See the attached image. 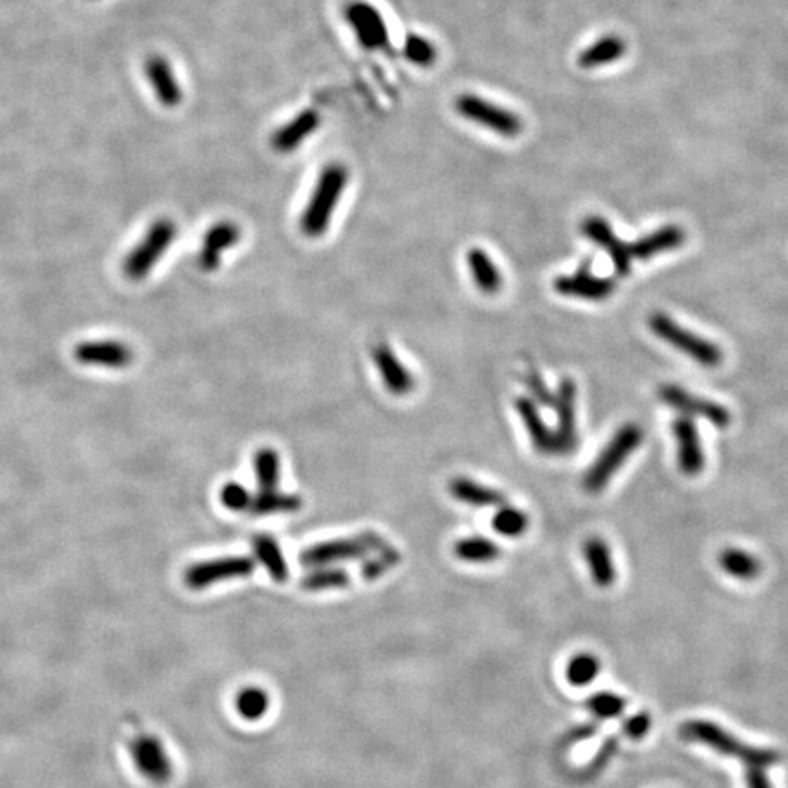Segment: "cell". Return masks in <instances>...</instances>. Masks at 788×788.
<instances>
[{
    "instance_id": "6da1fadb",
    "label": "cell",
    "mask_w": 788,
    "mask_h": 788,
    "mask_svg": "<svg viewBox=\"0 0 788 788\" xmlns=\"http://www.w3.org/2000/svg\"><path fill=\"white\" fill-rule=\"evenodd\" d=\"M347 181H349V172L340 163H331L320 172L311 199L300 219L301 232L307 238H322L327 232L331 225L332 214L342 199L343 190L347 187Z\"/></svg>"
},
{
    "instance_id": "7a4b0ae2",
    "label": "cell",
    "mask_w": 788,
    "mask_h": 788,
    "mask_svg": "<svg viewBox=\"0 0 788 788\" xmlns=\"http://www.w3.org/2000/svg\"><path fill=\"white\" fill-rule=\"evenodd\" d=\"M681 734L692 741L705 743L706 747L714 748L725 756L739 757L750 768H767L779 761L778 752L768 748L743 745L739 739L728 734L721 726L708 721H688L681 728Z\"/></svg>"
},
{
    "instance_id": "3957f363",
    "label": "cell",
    "mask_w": 788,
    "mask_h": 788,
    "mask_svg": "<svg viewBox=\"0 0 788 788\" xmlns=\"http://www.w3.org/2000/svg\"><path fill=\"white\" fill-rule=\"evenodd\" d=\"M641 442H643L641 427L637 424H626L621 427L582 478V488L588 493H601L602 489L610 484L613 475L621 469L626 458L641 446Z\"/></svg>"
},
{
    "instance_id": "277c9868",
    "label": "cell",
    "mask_w": 788,
    "mask_h": 788,
    "mask_svg": "<svg viewBox=\"0 0 788 788\" xmlns=\"http://www.w3.org/2000/svg\"><path fill=\"white\" fill-rule=\"evenodd\" d=\"M648 325L659 340L672 345L679 353L690 356L703 367H717L723 362V351L719 345L708 342L705 338L697 336L695 332L681 327L663 312H654L648 320Z\"/></svg>"
},
{
    "instance_id": "5b68a950",
    "label": "cell",
    "mask_w": 788,
    "mask_h": 788,
    "mask_svg": "<svg viewBox=\"0 0 788 788\" xmlns=\"http://www.w3.org/2000/svg\"><path fill=\"white\" fill-rule=\"evenodd\" d=\"M387 546L385 539L373 531L349 539L327 540L301 551L300 562L307 568H322L334 562L363 559Z\"/></svg>"
},
{
    "instance_id": "8992f818",
    "label": "cell",
    "mask_w": 788,
    "mask_h": 788,
    "mask_svg": "<svg viewBox=\"0 0 788 788\" xmlns=\"http://www.w3.org/2000/svg\"><path fill=\"white\" fill-rule=\"evenodd\" d=\"M177 227L172 219H157L148 229L143 241L126 256L125 276L128 280L141 281L156 267L159 258H163L172 241L176 239Z\"/></svg>"
},
{
    "instance_id": "52a82bcc",
    "label": "cell",
    "mask_w": 788,
    "mask_h": 788,
    "mask_svg": "<svg viewBox=\"0 0 788 788\" xmlns=\"http://www.w3.org/2000/svg\"><path fill=\"white\" fill-rule=\"evenodd\" d=\"M458 114L467 121L478 126H484L493 134L502 135L506 139H513L522 134V119L515 112L504 106L491 103L488 99L475 94L458 95L455 101Z\"/></svg>"
},
{
    "instance_id": "ba28073f",
    "label": "cell",
    "mask_w": 788,
    "mask_h": 788,
    "mask_svg": "<svg viewBox=\"0 0 788 788\" xmlns=\"http://www.w3.org/2000/svg\"><path fill=\"white\" fill-rule=\"evenodd\" d=\"M553 409L557 413L555 427V457L573 455L579 446L577 435V385L571 378H562L555 393Z\"/></svg>"
},
{
    "instance_id": "9c48e42d",
    "label": "cell",
    "mask_w": 788,
    "mask_h": 788,
    "mask_svg": "<svg viewBox=\"0 0 788 788\" xmlns=\"http://www.w3.org/2000/svg\"><path fill=\"white\" fill-rule=\"evenodd\" d=\"M254 570L256 564L250 557H223L192 564L185 571L183 579L190 590H205L218 582L249 577Z\"/></svg>"
},
{
    "instance_id": "30bf717a",
    "label": "cell",
    "mask_w": 788,
    "mask_h": 788,
    "mask_svg": "<svg viewBox=\"0 0 788 788\" xmlns=\"http://www.w3.org/2000/svg\"><path fill=\"white\" fill-rule=\"evenodd\" d=\"M345 21L353 28L354 37L363 50L376 52L389 44V30L382 13L365 0H354L345 6Z\"/></svg>"
},
{
    "instance_id": "8fae6325",
    "label": "cell",
    "mask_w": 788,
    "mask_h": 788,
    "mask_svg": "<svg viewBox=\"0 0 788 788\" xmlns=\"http://www.w3.org/2000/svg\"><path fill=\"white\" fill-rule=\"evenodd\" d=\"M659 398L663 404L685 416L705 418L706 422H710L717 429H726L732 422V413L726 409L725 405L706 400V398H699L679 385H663L659 389Z\"/></svg>"
},
{
    "instance_id": "7c38bea8",
    "label": "cell",
    "mask_w": 788,
    "mask_h": 788,
    "mask_svg": "<svg viewBox=\"0 0 788 788\" xmlns=\"http://www.w3.org/2000/svg\"><path fill=\"white\" fill-rule=\"evenodd\" d=\"M617 283L612 278H602L591 272V260L582 261L575 274H564L553 281V289L560 296L579 300L601 301L612 296Z\"/></svg>"
},
{
    "instance_id": "4fadbf2b",
    "label": "cell",
    "mask_w": 788,
    "mask_h": 788,
    "mask_svg": "<svg viewBox=\"0 0 788 788\" xmlns=\"http://www.w3.org/2000/svg\"><path fill=\"white\" fill-rule=\"evenodd\" d=\"M135 767L143 778L163 785L172 778V761L166 754L163 743L154 736L135 737L130 745Z\"/></svg>"
},
{
    "instance_id": "5bb4252c",
    "label": "cell",
    "mask_w": 788,
    "mask_h": 788,
    "mask_svg": "<svg viewBox=\"0 0 788 788\" xmlns=\"http://www.w3.org/2000/svg\"><path fill=\"white\" fill-rule=\"evenodd\" d=\"M582 236L591 243L599 245L612 258L613 269L619 276H628L632 272V249L624 241L613 234L610 223L599 216L584 219L581 225Z\"/></svg>"
},
{
    "instance_id": "9a60e30c",
    "label": "cell",
    "mask_w": 788,
    "mask_h": 788,
    "mask_svg": "<svg viewBox=\"0 0 788 788\" xmlns=\"http://www.w3.org/2000/svg\"><path fill=\"white\" fill-rule=\"evenodd\" d=\"M677 442V462L686 477H695L705 469V451L697 433L694 420L690 416H679L672 424Z\"/></svg>"
},
{
    "instance_id": "2e32d148",
    "label": "cell",
    "mask_w": 788,
    "mask_h": 788,
    "mask_svg": "<svg viewBox=\"0 0 788 788\" xmlns=\"http://www.w3.org/2000/svg\"><path fill=\"white\" fill-rule=\"evenodd\" d=\"M373 360L378 373L389 393L405 396L415 389V376L405 367L387 343H376L373 347Z\"/></svg>"
},
{
    "instance_id": "e0dca14e",
    "label": "cell",
    "mask_w": 788,
    "mask_h": 788,
    "mask_svg": "<svg viewBox=\"0 0 788 788\" xmlns=\"http://www.w3.org/2000/svg\"><path fill=\"white\" fill-rule=\"evenodd\" d=\"M75 360L92 367L125 369L134 362V353L128 345L121 342H84L75 347Z\"/></svg>"
},
{
    "instance_id": "ac0fdd59",
    "label": "cell",
    "mask_w": 788,
    "mask_h": 788,
    "mask_svg": "<svg viewBox=\"0 0 788 788\" xmlns=\"http://www.w3.org/2000/svg\"><path fill=\"white\" fill-rule=\"evenodd\" d=\"M320 123H322L320 114L316 110H312V108H307V110H303V112L296 115L294 119H291L289 123H285L281 128H278L272 134L270 145L280 154L294 152V150L300 148L301 143L305 139H309L318 130Z\"/></svg>"
},
{
    "instance_id": "d6986e66",
    "label": "cell",
    "mask_w": 788,
    "mask_h": 788,
    "mask_svg": "<svg viewBox=\"0 0 788 788\" xmlns=\"http://www.w3.org/2000/svg\"><path fill=\"white\" fill-rule=\"evenodd\" d=\"M145 73L154 88L157 101L165 108H176L183 101V90L177 81L170 63L161 55H150L146 59Z\"/></svg>"
},
{
    "instance_id": "ffe728a7",
    "label": "cell",
    "mask_w": 788,
    "mask_h": 788,
    "mask_svg": "<svg viewBox=\"0 0 788 788\" xmlns=\"http://www.w3.org/2000/svg\"><path fill=\"white\" fill-rule=\"evenodd\" d=\"M241 230L232 221H221L210 227L203 238L201 252H199V267L205 272H214L221 265V256L225 250L238 243Z\"/></svg>"
},
{
    "instance_id": "44dd1931",
    "label": "cell",
    "mask_w": 788,
    "mask_h": 788,
    "mask_svg": "<svg viewBox=\"0 0 788 788\" xmlns=\"http://www.w3.org/2000/svg\"><path fill=\"white\" fill-rule=\"evenodd\" d=\"M522 424L528 431L531 444L539 451L540 455H555V433L546 426L544 418L540 415L539 407L526 396L515 402Z\"/></svg>"
},
{
    "instance_id": "7402d4cb",
    "label": "cell",
    "mask_w": 788,
    "mask_h": 788,
    "mask_svg": "<svg viewBox=\"0 0 788 788\" xmlns=\"http://www.w3.org/2000/svg\"><path fill=\"white\" fill-rule=\"evenodd\" d=\"M451 497L473 508H498L506 504V495L498 489L478 484L473 478L457 477L449 480Z\"/></svg>"
},
{
    "instance_id": "603a6c76",
    "label": "cell",
    "mask_w": 788,
    "mask_h": 788,
    "mask_svg": "<svg viewBox=\"0 0 788 788\" xmlns=\"http://www.w3.org/2000/svg\"><path fill=\"white\" fill-rule=\"evenodd\" d=\"M584 559L590 566L591 579L599 588H610L617 581V570L608 544L599 537H590L582 546Z\"/></svg>"
},
{
    "instance_id": "cb8c5ba5",
    "label": "cell",
    "mask_w": 788,
    "mask_h": 788,
    "mask_svg": "<svg viewBox=\"0 0 788 788\" xmlns=\"http://www.w3.org/2000/svg\"><path fill=\"white\" fill-rule=\"evenodd\" d=\"M685 243V232L675 225H668L663 229L655 230L652 234L635 241L630 245L633 258L639 260H650L654 256L679 249Z\"/></svg>"
},
{
    "instance_id": "d4e9b609",
    "label": "cell",
    "mask_w": 788,
    "mask_h": 788,
    "mask_svg": "<svg viewBox=\"0 0 788 788\" xmlns=\"http://www.w3.org/2000/svg\"><path fill=\"white\" fill-rule=\"evenodd\" d=\"M467 267L471 270L473 281L478 287V291L484 294H497L504 285L502 272L497 267V263L491 260L488 252L480 247H473L467 252Z\"/></svg>"
},
{
    "instance_id": "484cf974",
    "label": "cell",
    "mask_w": 788,
    "mask_h": 788,
    "mask_svg": "<svg viewBox=\"0 0 788 788\" xmlns=\"http://www.w3.org/2000/svg\"><path fill=\"white\" fill-rule=\"evenodd\" d=\"M303 508V500L296 493H281V491H260L250 500V515L256 517H269V515H289Z\"/></svg>"
},
{
    "instance_id": "4316f807",
    "label": "cell",
    "mask_w": 788,
    "mask_h": 788,
    "mask_svg": "<svg viewBox=\"0 0 788 788\" xmlns=\"http://www.w3.org/2000/svg\"><path fill=\"white\" fill-rule=\"evenodd\" d=\"M252 548L274 581L285 582L289 579V566H287V560L283 557V551L276 540L272 539L270 535H256L252 539Z\"/></svg>"
},
{
    "instance_id": "83f0119b",
    "label": "cell",
    "mask_w": 788,
    "mask_h": 788,
    "mask_svg": "<svg viewBox=\"0 0 788 788\" xmlns=\"http://www.w3.org/2000/svg\"><path fill=\"white\" fill-rule=\"evenodd\" d=\"M626 52V44H624L621 37L617 35H606L597 42H593L590 48H586L584 52L579 55V66L581 68H599V66H606V64L615 63L623 57Z\"/></svg>"
},
{
    "instance_id": "f1b7e54d",
    "label": "cell",
    "mask_w": 788,
    "mask_h": 788,
    "mask_svg": "<svg viewBox=\"0 0 788 788\" xmlns=\"http://www.w3.org/2000/svg\"><path fill=\"white\" fill-rule=\"evenodd\" d=\"M719 566L723 568L726 575L739 579V581L756 579L761 571V562L752 553L739 550V548H726L721 551Z\"/></svg>"
},
{
    "instance_id": "f546056e",
    "label": "cell",
    "mask_w": 788,
    "mask_h": 788,
    "mask_svg": "<svg viewBox=\"0 0 788 788\" xmlns=\"http://www.w3.org/2000/svg\"><path fill=\"white\" fill-rule=\"evenodd\" d=\"M500 546L488 537H466L455 544L457 559L471 564H488L500 557Z\"/></svg>"
},
{
    "instance_id": "4dcf8cb0",
    "label": "cell",
    "mask_w": 788,
    "mask_h": 788,
    "mask_svg": "<svg viewBox=\"0 0 788 788\" xmlns=\"http://www.w3.org/2000/svg\"><path fill=\"white\" fill-rule=\"evenodd\" d=\"M254 473L260 491H272L278 488L281 477L280 453L272 447H261L254 457Z\"/></svg>"
},
{
    "instance_id": "1f68e13d",
    "label": "cell",
    "mask_w": 788,
    "mask_h": 788,
    "mask_svg": "<svg viewBox=\"0 0 788 788\" xmlns=\"http://www.w3.org/2000/svg\"><path fill=\"white\" fill-rule=\"evenodd\" d=\"M491 524H493V529L497 531L498 535L508 537V539H517V537H522L528 531L529 517L522 509L502 504L495 511Z\"/></svg>"
},
{
    "instance_id": "d6a6232c",
    "label": "cell",
    "mask_w": 788,
    "mask_h": 788,
    "mask_svg": "<svg viewBox=\"0 0 788 788\" xmlns=\"http://www.w3.org/2000/svg\"><path fill=\"white\" fill-rule=\"evenodd\" d=\"M269 708V694L258 686L243 688L236 697V710H238L239 716L247 721H260L267 716Z\"/></svg>"
},
{
    "instance_id": "836d02e7",
    "label": "cell",
    "mask_w": 788,
    "mask_h": 788,
    "mask_svg": "<svg viewBox=\"0 0 788 788\" xmlns=\"http://www.w3.org/2000/svg\"><path fill=\"white\" fill-rule=\"evenodd\" d=\"M347 586L349 575L340 568H314L301 579V588L307 591L342 590Z\"/></svg>"
},
{
    "instance_id": "e575fe53",
    "label": "cell",
    "mask_w": 788,
    "mask_h": 788,
    "mask_svg": "<svg viewBox=\"0 0 788 788\" xmlns=\"http://www.w3.org/2000/svg\"><path fill=\"white\" fill-rule=\"evenodd\" d=\"M599 674H601V661L593 654L573 655L566 666V679L577 688L591 685Z\"/></svg>"
},
{
    "instance_id": "d590c367",
    "label": "cell",
    "mask_w": 788,
    "mask_h": 788,
    "mask_svg": "<svg viewBox=\"0 0 788 788\" xmlns=\"http://www.w3.org/2000/svg\"><path fill=\"white\" fill-rule=\"evenodd\" d=\"M404 55L409 63L416 64L420 68H429V66H433L436 63L435 44L426 39V37H422V35H416V33L407 35L404 44Z\"/></svg>"
},
{
    "instance_id": "8d00e7d4",
    "label": "cell",
    "mask_w": 788,
    "mask_h": 788,
    "mask_svg": "<svg viewBox=\"0 0 788 788\" xmlns=\"http://www.w3.org/2000/svg\"><path fill=\"white\" fill-rule=\"evenodd\" d=\"M400 559H402V557H400V551L394 550L393 546L387 544L382 550L376 551V555L365 560V564H363L362 568L363 579H365V581H376V579H380L387 571L394 568V566L400 562Z\"/></svg>"
},
{
    "instance_id": "74e56055",
    "label": "cell",
    "mask_w": 788,
    "mask_h": 788,
    "mask_svg": "<svg viewBox=\"0 0 788 788\" xmlns=\"http://www.w3.org/2000/svg\"><path fill=\"white\" fill-rule=\"evenodd\" d=\"M586 706L591 714L599 719H615L623 714L626 701L619 695L602 692V694L591 695Z\"/></svg>"
},
{
    "instance_id": "f35d334b",
    "label": "cell",
    "mask_w": 788,
    "mask_h": 788,
    "mask_svg": "<svg viewBox=\"0 0 788 788\" xmlns=\"http://www.w3.org/2000/svg\"><path fill=\"white\" fill-rule=\"evenodd\" d=\"M219 498H221V504L225 508L230 509V511L247 513L252 495H250L249 489L243 488L241 484L230 482L227 486H223L221 493H219Z\"/></svg>"
},
{
    "instance_id": "ab89813d",
    "label": "cell",
    "mask_w": 788,
    "mask_h": 788,
    "mask_svg": "<svg viewBox=\"0 0 788 788\" xmlns=\"http://www.w3.org/2000/svg\"><path fill=\"white\" fill-rule=\"evenodd\" d=\"M524 380H526V385H528L529 393L535 396V400H537L540 405L553 407L555 394L551 393L550 387L544 384V380H542L540 373H537L535 369H531V371L526 374V378H524Z\"/></svg>"
},
{
    "instance_id": "60d3db41",
    "label": "cell",
    "mask_w": 788,
    "mask_h": 788,
    "mask_svg": "<svg viewBox=\"0 0 788 788\" xmlns=\"http://www.w3.org/2000/svg\"><path fill=\"white\" fill-rule=\"evenodd\" d=\"M650 725H652V719L648 717V714H635L624 723V732L632 739H641L648 734Z\"/></svg>"
},
{
    "instance_id": "b9f144b4",
    "label": "cell",
    "mask_w": 788,
    "mask_h": 788,
    "mask_svg": "<svg viewBox=\"0 0 788 788\" xmlns=\"http://www.w3.org/2000/svg\"><path fill=\"white\" fill-rule=\"evenodd\" d=\"M748 788H772L767 776L763 774V768H750L747 774Z\"/></svg>"
}]
</instances>
